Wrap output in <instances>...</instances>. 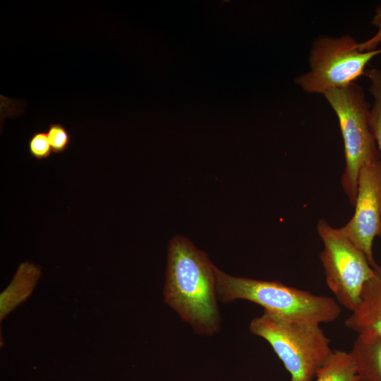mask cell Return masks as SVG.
<instances>
[{
	"label": "cell",
	"instance_id": "cell-5",
	"mask_svg": "<svg viewBox=\"0 0 381 381\" xmlns=\"http://www.w3.org/2000/svg\"><path fill=\"white\" fill-rule=\"evenodd\" d=\"M381 48L363 52L351 35H322L312 44L309 70L297 76L295 83L306 93L324 95L347 86L365 75V67Z\"/></svg>",
	"mask_w": 381,
	"mask_h": 381
},
{
	"label": "cell",
	"instance_id": "cell-13",
	"mask_svg": "<svg viewBox=\"0 0 381 381\" xmlns=\"http://www.w3.org/2000/svg\"><path fill=\"white\" fill-rule=\"evenodd\" d=\"M28 150L30 155L38 160L47 159L52 152L47 133L36 131L32 133L28 141Z\"/></svg>",
	"mask_w": 381,
	"mask_h": 381
},
{
	"label": "cell",
	"instance_id": "cell-10",
	"mask_svg": "<svg viewBox=\"0 0 381 381\" xmlns=\"http://www.w3.org/2000/svg\"><path fill=\"white\" fill-rule=\"evenodd\" d=\"M315 381H359L356 364L350 352L333 350L318 371Z\"/></svg>",
	"mask_w": 381,
	"mask_h": 381
},
{
	"label": "cell",
	"instance_id": "cell-11",
	"mask_svg": "<svg viewBox=\"0 0 381 381\" xmlns=\"http://www.w3.org/2000/svg\"><path fill=\"white\" fill-rule=\"evenodd\" d=\"M365 75L369 80L368 90L373 97L370 124L381 159V69L366 70Z\"/></svg>",
	"mask_w": 381,
	"mask_h": 381
},
{
	"label": "cell",
	"instance_id": "cell-7",
	"mask_svg": "<svg viewBox=\"0 0 381 381\" xmlns=\"http://www.w3.org/2000/svg\"><path fill=\"white\" fill-rule=\"evenodd\" d=\"M355 211L341 231L365 255L373 267V241L381 236V159L362 167L358 178Z\"/></svg>",
	"mask_w": 381,
	"mask_h": 381
},
{
	"label": "cell",
	"instance_id": "cell-2",
	"mask_svg": "<svg viewBox=\"0 0 381 381\" xmlns=\"http://www.w3.org/2000/svg\"><path fill=\"white\" fill-rule=\"evenodd\" d=\"M215 274L217 294L223 303L247 300L286 320L309 325L334 322L341 312L333 298L279 282L233 277L217 267Z\"/></svg>",
	"mask_w": 381,
	"mask_h": 381
},
{
	"label": "cell",
	"instance_id": "cell-6",
	"mask_svg": "<svg viewBox=\"0 0 381 381\" xmlns=\"http://www.w3.org/2000/svg\"><path fill=\"white\" fill-rule=\"evenodd\" d=\"M316 229L324 246L320 259L326 283L337 303L352 312L359 303L363 287L372 276L373 267L340 228L320 219Z\"/></svg>",
	"mask_w": 381,
	"mask_h": 381
},
{
	"label": "cell",
	"instance_id": "cell-14",
	"mask_svg": "<svg viewBox=\"0 0 381 381\" xmlns=\"http://www.w3.org/2000/svg\"><path fill=\"white\" fill-rule=\"evenodd\" d=\"M371 23L376 28V32L368 40L359 42V48L363 52L375 50L381 44V6L375 8Z\"/></svg>",
	"mask_w": 381,
	"mask_h": 381
},
{
	"label": "cell",
	"instance_id": "cell-3",
	"mask_svg": "<svg viewBox=\"0 0 381 381\" xmlns=\"http://www.w3.org/2000/svg\"><path fill=\"white\" fill-rule=\"evenodd\" d=\"M250 330L270 344L291 381H313L333 351L320 325L292 322L265 310L252 320Z\"/></svg>",
	"mask_w": 381,
	"mask_h": 381
},
{
	"label": "cell",
	"instance_id": "cell-9",
	"mask_svg": "<svg viewBox=\"0 0 381 381\" xmlns=\"http://www.w3.org/2000/svg\"><path fill=\"white\" fill-rule=\"evenodd\" d=\"M359 381H381V337L359 334L350 351Z\"/></svg>",
	"mask_w": 381,
	"mask_h": 381
},
{
	"label": "cell",
	"instance_id": "cell-8",
	"mask_svg": "<svg viewBox=\"0 0 381 381\" xmlns=\"http://www.w3.org/2000/svg\"><path fill=\"white\" fill-rule=\"evenodd\" d=\"M347 328L359 334L381 337V265L365 283L357 308L345 320Z\"/></svg>",
	"mask_w": 381,
	"mask_h": 381
},
{
	"label": "cell",
	"instance_id": "cell-12",
	"mask_svg": "<svg viewBox=\"0 0 381 381\" xmlns=\"http://www.w3.org/2000/svg\"><path fill=\"white\" fill-rule=\"evenodd\" d=\"M47 133L52 152L59 154L64 152L68 148L71 136L61 123H50Z\"/></svg>",
	"mask_w": 381,
	"mask_h": 381
},
{
	"label": "cell",
	"instance_id": "cell-4",
	"mask_svg": "<svg viewBox=\"0 0 381 381\" xmlns=\"http://www.w3.org/2000/svg\"><path fill=\"white\" fill-rule=\"evenodd\" d=\"M323 96L339 121L345 158L341 185L349 203L354 206L361 169L380 159L370 124L371 105L363 88L356 83L331 90Z\"/></svg>",
	"mask_w": 381,
	"mask_h": 381
},
{
	"label": "cell",
	"instance_id": "cell-1",
	"mask_svg": "<svg viewBox=\"0 0 381 381\" xmlns=\"http://www.w3.org/2000/svg\"><path fill=\"white\" fill-rule=\"evenodd\" d=\"M215 266L187 238L176 236L168 249L166 302L200 334L211 335L219 328Z\"/></svg>",
	"mask_w": 381,
	"mask_h": 381
}]
</instances>
